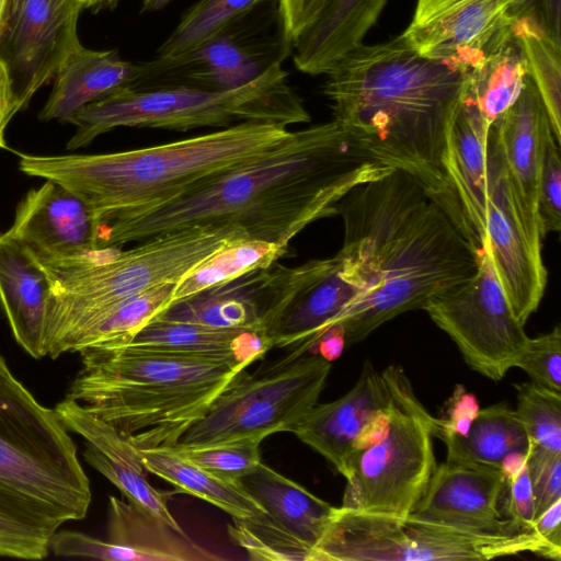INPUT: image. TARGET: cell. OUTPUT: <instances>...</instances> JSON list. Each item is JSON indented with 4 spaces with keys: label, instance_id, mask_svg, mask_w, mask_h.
<instances>
[{
    "label": "cell",
    "instance_id": "1",
    "mask_svg": "<svg viewBox=\"0 0 561 561\" xmlns=\"http://www.w3.org/2000/svg\"><path fill=\"white\" fill-rule=\"evenodd\" d=\"M393 169L364 152L335 119L295 131L273 152L169 201L100 224V248L194 226H234L288 248L310 224L337 215L353 188Z\"/></svg>",
    "mask_w": 561,
    "mask_h": 561
},
{
    "label": "cell",
    "instance_id": "2",
    "mask_svg": "<svg viewBox=\"0 0 561 561\" xmlns=\"http://www.w3.org/2000/svg\"><path fill=\"white\" fill-rule=\"evenodd\" d=\"M325 75L333 119L369 157L414 179L471 241L446 172L466 73L421 56L399 35L360 44Z\"/></svg>",
    "mask_w": 561,
    "mask_h": 561
},
{
    "label": "cell",
    "instance_id": "3",
    "mask_svg": "<svg viewBox=\"0 0 561 561\" xmlns=\"http://www.w3.org/2000/svg\"><path fill=\"white\" fill-rule=\"evenodd\" d=\"M343 244L355 251L366 291L337 323L346 346L397 316L470 278L479 251L444 208L409 174L392 170L339 203Z\"/></svg>",
    "mask_w": 561,
    "mask_h": 561
},
{
    "label": "cell",
    "instance_id": "4",
    "mask_svg": "<svg viewBox=\"0 0 561 561\" xmlns=\"http://www.w3.org/2000/svg\"><path fill=\"white\" fill-rule=\"evenodd\" d=\"M295 131L244 122L158 146L96 154H20L24 174L51 180L82 198L100 222L179 196L289 141Z\"/></svg>",
    "mask_w": 561,
    "mask_h": 561
},
{
    "label": "cell",
    "instance_id": "5",
    "mask_svg": "<svg viewBox=\"0 0 561 561\" xmlns=\"http://www.w3.org/2000/svg\"><path fill=\"white\" fill-rule=\"evenodd\" d=\"M65 398L114 427L136 449L175 445L248 368L201 355L130 345L80 353Z\"/></svg>",
    "mask_w": 561,
    "mask_h": 561
},
{
    "label": "cell",
    "instance_id": "6",
    "mask_svg": "<svg viewBox=\"0 0 561 561\" xmlns=\"http://www.w3.org/2000/svg\"><path fill=\"white\" fill-rule=\"evenodd\" d=\"M70 433L0 352V513L50 538L83 519L92 500Z\"/></svg>",
    "mask_w": 561,
    "mask_h": 561
},
{
    "label": "cell",
    "instance_id": "7",
    "mask_svg": "<svg viewBox=\"0 0 561 561\" xmlns=\"http://www.w3.org/2000/svg\"><path fill=\"white\" fill-rule=\"evenodd\" d=\"M240 236L247 234L234 226H194L140 241L129 250L106 247L69 259L35 257L50 283L46 356L57 358L61 343L105 310L157 285L175 284L224 243Z\"/></svg>",
    "mask_w": 561,
    "mask_h": 561
},
{
    "label": "cell",
    "instance_id": "8",
    "mask_svg": "<svg viewBox=\"0 0 561 561\" xmlns=\"http://www.w3.org/2000/svg\"><path fill=\"white\" fill-rule=\"evenodd\" d=\"M288 72L275 64L255 80L231 90L167 87L125 90L91 103L73 117L76 131L67 150L88 146L116 127L188 130L229 127L244 122L283 126L309 123L302 99L288 84Z\"/></svg>",
    "mask_w": 561,
    "mask_h": 561
},
{
    "label": "cell",
    "instance_id": "9",
    "mask_svg": "<svg viewBox=\"0 0 561 561\" xmlns=\"http://www.w3.org/2000/svg\"><path fill=\"white\" fill-rule=\"evenodd\" d=\"M530 552L561 560L534 531L488 534L412 514L334 507L316 546L317 561L491 560Z\"/></svg>",
    "mask_w": 561,
    "mask_h": 561
},
{
    "label": "cell",
    "instance_id": "10",
    "mask_svg": "<svg viewBox=\"0 0 561 561\" xmlns=\"http://www.w3.org/2000/svg\"><path fill=\"white\" fill-rule=\"evenodd\" d=\"M383 371L392 393L389 427L379 442L354 456L341 506L408 515L437 466L436 417L419 401L401 367L391 365Z\"/></svg>",
    "mask_w": 561,
    "mask_h": 561
},
{
    "label": "cell",
    "instance_id": "11",
    "mask_svg": "<svg viewBox=\"0 0 561 561\" xmlns=\"http://www.w3.org/2000/svg\"><path fill=\"white\" fill-rule=\"evenodd\" d=\"M249 275L252 299L272 345L290 347L294 357L309 353L366 291L365 272L348 247L327 259L295 267L271 265Z\"/></svg>",
    "mask_w": 561,
    "mask_h": 561
},
{
    "label": "cell",
    "instance_id": "12",
    "mask_svg": "<svg viewBox=\"0 0 561 561\" xmlns=\"http://www.w3.org/2000/svg\"><path fill=\"white\" fill-rule=\"evenodd\" d=\"M331 363L287 354L264 373L244 371L176 443L193 446L294 432L318 403Z\"/></svg>",
    "mask_w": 561,
    "mask_h": 561
},
{
    "label": "cell",
    "instance_id": "13",
    "mask_svg": "<svg viewBox=\"0 0 561 561\" xmlns=\"http://www.w3.org/2000/svg\"><path fill=\"white\" fill-rule=\"evenodd\" d=\"M263 3L185 53L140 64L135 90L188 87L231 90L263 75L293 50L277 4Z\"/></svg>",
    "mask_w": 561,
    "mask_h": 561
},
{
    "label": "cell",
    "instance_id": "14",
    "mask_svg": "<svg viewBox=\"0 0 561 561\" xmlns=\"http://www.w3.org/2000/svg\"><path fill=\"white\" fill-rule=\"evenodd\" d=\"M455 342L473 370L501 380L528 340L497 277L485 243L476 273L430 298L422 307Z\"/></svg>",
    "mask_w": 561,
    "mask_h": 561
},
{
    "label": "cell",
    "instance_id": "15",
    "mask_svg": "<svg viewBox=\"0 0 561 561\" xmlns=\"http://www.w3.org/2000/svg\"><path fill=\"white\" fill-rule=\"evenodd\" d=\"M488 136L485 243L517 319L525 325L547 286L539 225L526 214L491 125ZM481 247V245H480Z\"/></svg>",
    "mask_w": 561,
    "mask_h": 561
},
{
    "label": "cell",
    "instance_id": "16",
    "mask_svg": "<svg viewBox=\"0 0 561 561\" xmlns=\"http://www.w3.org/2000/svg\"><path fill=\"white\" fill-rule=\"evenodd\" d=\"M512 0H416L401 34L421 56L469 72L513 37Z\"/></svg>",
    "mask_w": 561,
    "mask_h": 561
},
{
    "label": "cell",
    "instance_id": "17",
    "mask_svg": "<svg viewBox=\"0 0 561 561\" xmlns=\"http://www.w3.org/2000/svg\"><path fill=\"white\" fill-rule=\"evenodd\" d=\"M77 0H25L0 31V59L11 80L18 111L53 77L79 43Z\"/></svg>",
    "mask_w": 561,
    "mask_h": 561
},
{
    "label": "cell",
    "instance_id": "18",
    "mask_svg": "<svg viewBox=\"0 0 561 561\" xmlns=\"http://www.w3.org/2000/svg\"><path fill=\"white\" fill-rule=\"evenodd\" d=\"M56 557L106 561H208L210 553L185 533H180L129 501L111 495L107 539L75 530H57L49 541Z\"/></svg>",
    "mask_w": 561,
    "mask_h": 561
},
{
    "label": "cell",
    "instance_id": "19",
    "mask_svg": "<svg viewBox=\"0 0 561 561\" xmlns=\"http://www.w3.org/2000/svg\"><path fill=\"white\" fill-rule=\"evenodd\" d=\"M504 481L501 468L446 460L410 514L471 531L519 533L499 506Z\"/></svg>",
    "mask_w": 561,
    "mask_h": 561
},
{
    "label": "cell",
    "instance_id": "20",
    "mask_svg": "<svg viewBox=\"0 0 561 561\" xmlns=\"http://www.w3.org/2000/svg\"><path fill=\"white\" fill-rule=\"evenodd\" d=\"M5 232L41 260L69 259L100 249V227L92 209L51 180L26 193Z\"/></svg>",
    "mask_w": 561,
    "mask_h": 561
},
{
    "label": "cell",
    "instance_id": "21",
    "mask_svg": "<svg viewBox=\"0 0 561 561\" xmlns=\"http://www.w3.org/2000/svg\"><path fill=\"white\" fill-rule=\"evenodd\" d=\"M392 400L385 371L366 360L351 390L328 403H317L293 432L328 459L345 478L352 445L370 415Z\"/></svg>",
    "mask_w": 561,
    "mask_h": 561
},
{
    "label": "cell",
    "instance_id": "22",
    "mask_svg": "<svg viewBox=\"0 0 561 561\" xmlns=\"http://www.w3.org/2000/svg\"><path fill=\"white\" fill-rule=\"evenodd\" d=\"M140 71V64L122 59L115 50H93L79 42L58 68L39 118L72 124L82 107L135 89Z\"/></svg>",
    "mask_w": 561,
    "mask_h": 561
},
{
    "label": "cell",
    "instance_id": "23",
    "mask_svg": "<svg viewBox=\"0 0 561 561\" xmlns=\"http://www.w3.org/2000/svg\"><path fill=\"white\" fill-rule=\"evenodd\" d=\"M49 278L32 252L0 233V305L16 343L33 358L45 353Z\"/></svg>",
    "mask_w": 561,
    "mask_h": 561
},
{
    "label": "cell",
    "instance_id": "24",
    "mask_svg": "<svg viewBox=\"0 0 561 561\" xmlns=\"http://www.w3.org/2000/svg\"><path fill=\"white\" fill-rule=\"evenodd\" d=\"M491 127L525 211L539 225L538 178L545 141L552 129L541 98L528 75L516 101L493 121Z\"/></svg>",
    "mask_w": 561,
    "mask_h": 561
},
{
    "label": "cell",
    "instance_id": "25",
    "mask_svg": "<svg viewBox=\"0 0 561 561\" xmlns=\"http://www.w3.org/2000/svg\"><path fill=\"white\" fill-rule=\"evenodd\" d=\"M490 125L477 106L462 96L446 154L447 176L477 248L485 234Z\"/></svg>",
    "mask_w": 561,
    "mask_h": 561
},
{
    "label": "cell",
    "instance_id": "26",
    "mask_svg": "<svg viewBox=\"0 0 561 561\" xmlns=\"http://www.w3.org/2000/svg\"><path fill=\"white\" fill-rule=\"evenodd\" d=\"M387 0H327L313 23L293 43L294 64L307 75H325L363 44Z\"/></svg>",
    "mask_w": 561,
    "mask_h": 561
},
{
    "label": "cell",
    "instance_id": "27",
    "mask_svg": "<svg viewBox=\"0 0 561 561\" xmlns=\"http://www.w3.org/2000/svg\"><path fill=\"white\" fill-rule=\"evenodd\" d=\"M121 345L220 358L247 367L273 347L257 329L217 328L158 317Z\"/></svg>",
    "mask_w": 561,
    "mask_h": 561
},
{
    "label": "cell",
    "instance_id": "28",
    "mask_svg": "<svg viewBox=\"0 0 561 561\" xmlns=\"http://www.w3.org/2000/svg\"><path fill=\"white\" fill-rule=\"evenodd\" d=\"M238 482L276 525L316 549L335 506L262 461Z\"/></svg>",
    "mask_w": 561,
    "mask_h": 561
},
{
    "label": "cell",
    "instance_id": "29",
    "mask_svg": "<svg viewBox=\"0 0 561 561\" xmlns=\"http://www.w3.org/2000/svg\"><path fill=\"white\" fill-rule=\"evenodd\" d=\"M146 471L171 483L178 492L197 496L234 519H255L266 512L239 484L219 478L169 448L137 449Z\"/></svg>",
    "mask_w": 561,
    "mask_h": 561
},
{
    "label": "cell",
    "instance_id": "30",
    "mask_svg": "<svg viewBox=\"0 0 561 561\" xmlns=\"http://www.w3.org/2000/svg\"><path fill=\"white\" fill-rule=\"evenodd\" d=\"M287 251L288 248L247 236L230 239L175 283L171 305L265 270Z\"/></svg>",
    "mask_w": 561,
    "mask_h": 561
},
{
    "label": "cell",
    "instance_id": "31",
    "mask_svg": "<svg viewBox=\"0 0 561 561\" xmlns=\"http://www.w3.org/2000/svg\"><path fill=\"white\" fill-rule=\"evenodd\" d=\"M174 285H157L105 310L68 336L59 346L57 357L94 346L128 343L171 305Z\"/></svg>",
    "mask_w": 561,
    "mask_h": 561
},
{
    "label": "cell",
    "instance_id": "32",
    "mask_svg": "<svg viewBox=\"0 0 561 561\" xmlns=\"http://www.w3.org/2000/svg\"><path fill=\"white\" fill-rule=\"evenodd\" d=\"M447 461L500 468L511 454H526L529 440L515 410L505 403L480 409L468 433L444 440Z\"/></svg>",
    "mask_w": 561,
    "mask_h": 561
},
{
    "label": "cell",
    "instance_id": "33",
    "mask_svg": "<svg viewBox=\"0 0 561 561\" xmlns=\"http://www.w3.org/2000/svg\"><path fill=\"white\" fill-rule=\"evenodd\" d=\"M466 77L463 96L492 124L516 101L527 77L524 54L514 35L477 68L466 72Z\"/></svg>",
    "mask_w": 561,
    "mask_h": 561
},
{
    "label": "cell",
    "instance_id": "34",
    "mask_svg": "<svg viewBox=\"0 0 561 561\" xmlns=\"http://www.w3.org/2000/svg\"><path fill=\"white\" fill-rule=\"evenodd\" d=\"M247 276V280L233 287L230 283L173 304L157 317L217 328H252L263 331L251 296L249 274Z\"/></svg>",
    "mask_w": 561,
    "mask_h": 561
},
{
    "label": "cell",
    "instance_id": "35",
    "mask_svg": "<svg viewBox=\"0 0 561 561\" xmlns=\"http://www.w3.org/2000/svg\"><path fill=\"white\" fill-rule=\"evenodd\" d=\"M270 0H199L158 49L159 57H170L191 50L222 32L232 22Z\"/></svg>",
    "mask_w": 561,
    "mask_h": 561
},
{
    "label": "cell",
    "instance_id": "36",
    "mask_svg": "<svg viewBox=\"0 0 561 561\" xmlns=\"http://www.w3.org/2000/svg\"><path fill=\"white\" fill-rule=\"evenodd\" d=\"M557 142L561 144V46L525 25H512Z\"/></svg>",
    "mask_w": 561,
    "mask_h": 561
},
{
    "label": "cell",
    "instance_id": "37",
    "mask_svg": "<svg viewBox=\"0 0 561 561\" xmlns=\"http://www.w3.org/2000/svg\"><path fill=\"white\" fill-rule=\"evenodd\" d=\"M232 519L229 537L252 560L317 561L313 547L280 528L267 514L255 519Z\"/></svg>",
    "mask_w": 561,
    "mask_h": 561
},
{
    "label": "cell",
    "instance_id": "38",
    "mask_svg": "<svg viewBox=\"0 0 561 561\" xmlns=\"http://www.w3.org/2000/svg\"><path fill=\"white\" fill-rule=\"evenodd\" d=\"M516 413L526 431L529 447L561 454V392L535 382L515 386Z\"/></svg>",
    "mask_w": 561,
    "mask_h": 561
},
{
    "label": "cell",
    "instance_id": "39",
    "mask_svg": "<svg viewBox=\"0 0 561 561\" xmlns=\"http://www.w3.org/2000/svg\"><path fill=\"white\" fill-rule=\"evenodd\" d=\"M83 459L112 482L127 501L157 516L173 529L184 533L168 507L170 493L154 489L145 476V468L105 457L84 446Z\"/></svg>",
    "mask_w": 561,
    "mask_h": 561
},
{
    "label": "cell",
    "instance_id": "40",
    "mask_svg": "<svg viewBox=\"0 0 561 561\" xmlns=\"http://www.w3.org/2000/svg\"><path fill=\"white\" fill-rule=\"evenodd\" d=\"M261 438H242L207 445L167 447L204 470L229 481H238L260 462Z\"/></svg>",
    "mask_w": 561,
    "mask_h": 561
},
{
    "label": "cell",
    "instance_id": "41",
    "mask_svg": "<svg viewBox=\"0 0 561 561\" xmlns=\"http://www.w3.org/2000/svg\"><path fill=\"white\" fill-rule=\"evenodd\" d=\"M514 367L523 369L533 382L561 392V328L557 324L550 332L528 337Z\"/></svg>",
    "mask_w": 561,
    "mask_h": 561
},
{
    "label": "cell",
    "instance_id": "42",
    "mask_svg": "<svg viewBox=\"0 0 561 561\" xmlns=\"http://www.w3.org/2000/svg\"><path fill=\"white\" fill-rule=\"evenodd\" d=\"M504 488L501 500L504 510L519 530L531 531L535 522V500L527 467V453L508 455L501 465Z\"/></svg>",
    "mask_w": 561,
    "mask_h": 561
},
{
    "label": "cell",
    "instance_id": "43",
    "mask_svg": "<svg viewBox=\"0 0 561 561\" xmlns=\"http://www.w3.org/2000/svg\"><path fill=\"white\" fill-rule=\"evenodd\" d=\"M537 214L540 232L561 230V159L553 133L545 141L537 188Z\"/></svg>",
    "mask_w": 561,
    "mask_h": 561
},
{
    "label": "cell",
    "instance_id": "44",
    "mask_svg": "<svg viewBox=\"0 0 561 561\" xmlns=\"http://www.w3.org/2000/svg\"><path fill=\"white\" fill-rule=\"evenodd\" d=\"M527 467L535 500V518L561 499V454L528 448Z\"/></svg>",
    "mask_w": 561,
    "mask_h": 561
},
{
    "label": "cell",
    "instance_id": "45",
    "mask_svg": "<svg viewBox=\"0 0 561 561\" xmlns=\"http://www.w3.org/2000/svg\"><path fill=\"white\" fill-rule=\"evenodd\" d=\"M50 537L0 513V557L43 560Z\"/></svg>",
    "mask_w": 561,
    "mask_h": 561
},
{
    "label": "cell",
    "instance_id": "46",
    "mask_svg": "<svg viewBox=\"0 0 561 561\" xmlns=\"http://www.w3.org/2000/svg\"><path fill=\"white\" fill-rule=\"evenodd\" d=\"M512 25H525L561 46V0H512Z\"/></svg>",
    "mask_w": 561,
    "mask_h": 561
},
{
    "label": "cell",
    "instance_id": "47",
    "mask_svg": "<svg viewBox=\"0 0 561 561\" xmlns=\"http://www.w3.org/2000/svg\"><path fill=\"white\" fill-rule=\"evenodd\" d=\"M480 410L477 397L457 385L447 400L444 413L436 417L435 436L443 442L468 433Z\"/></svg>",
    "mask_w": 561,
    "mask_h": 561
},
{
    "label": "cell",
    "instance_id": "48",
    "mask_svg": "<svg viewBox=\"0 0 561 561\" xmlns=\"http://www.w3.org/2000/svg\"><path fill=\"white\" fill-rule=\"evenodd\" d=\"M327 0H277L284 33L291 44L313 23Z\"/></svg>",
    "mask_w": 561,
    "mask_h": 561
},
{
    "label": "cell",
    "instance_id": "49",
    "mask_svg": "<svg viewBox=\"0 0 561 561\" xmlns=\"http://www.w3.org/2000/svg\"><path fill=\"white\" fill-rule=\"evenodd\" d=\"M391 407L392 400L389 405L375 411L367 420V422L364 424L363 428L360 430L352 445L348 469L356 454L373 446L383 437L389 427L391 417Z\"/></svg>",
    "mask_w": 561,
    "mask_h": 561
},
{
    "label": "cell",
    "instance_id": "50",
    "mask_svg": "<svg viewBox=\"0 0 561 561\" xmlns=\"http://www.w3.org/2000/svg\"><path fill=\"white\" fill-rule=\"evenodd\" d=\"M531 531L561 556V499L535 518Z\"/></svg>",
    "mask_w": 561,
    "mask_h": 561
},
{
    "label": "cell",
    "instance_id": "51",
    "mask_svg": "<svg viewBox=\"0 0 561 561\" xmlns=\"http://www.w3.org/2000/svg\"><path fill=\"white\" fill-rule=\"evenodd\" d=\"M18 107L7 66L0 59V148L5 149L4 129Z\"/></svg>",
    "mask_w": 561,
    "mask_h": 561
},
{
    "label": "cell",
    "instance_id": "52",
    "mask_svg": "<svg viewBox=\"0 0 561 561\" xmlns=\"http://www.w3.org/2000/svg\"><path fill=\"white\" fill-rule=\"evenodd\" d=\"M345 346L343 328L340 324H334L317 340L309 353L318 354L331 363L342 355Z\"/></svg>",
    "mask_w": 561,
    "mask_h": 561
},
{
    "label": "cell",
    "instance_id": "53",
    "mask_svg": "<svg viewBox=\"0 0 561 561\" xmlns=\"http://www.w3.org/2000/svg\"><path fill=\"white\" fill-rule=\"evenodd\" d=\"M25 0H7L0 23V31L9 25L19 13Z\"/></svg>",
    "mask_w": 561,
    "mask_h": 561
},
{
    "label": "cell",
    "instance_id": "54",
    "mask_svg": "<svg viewBox=\"0 0 561 561\" xmlns=\"http://www.w3.org/2000/svg\"><path fill=\"white\" fill-rule=\"evenodd\" d=\"M118 0H77L82 9L103 8L116 4Z\"/></svg>",
    "mask_w": 561,
    "mask_h": 561
},
{
    "label": "cell",
    "instance_id": "55",
    "mask_svg": "<svg viewBox=\"0 0 561 561\" xmlns=\"http://www.w3.org/2000/svg\"><path fill=\"white\" fill-rule=\"evenodd\" d=\"M172 0H142L141 12H152L163 9Z\"/></svg>",
    "mask_w": 561,
    "mask_h": 561
},
{
    "label": "cell",
    "instance_id": "56",
    "mask_svg": "<svg viewBox=\"0 0 561 561\" xmlns=\"http://www.w3.org/2000/svg\"><path fill=\"white\" fill-rule=\"evenodd\" d=\"M5 1L7 0H0V23H1L2 15H3L4 7H5Z\"/></svg>",
    "mask_w": 561,
    "mask_h": 561
}]
</instances>
